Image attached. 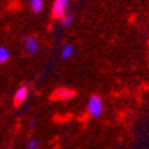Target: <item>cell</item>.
Segmentation results:
<instances>
[{"label":"cell","mask_w":149,"mask_h":149,"mask_svg":"<svg viewBox=\"0 0 149 149\" xmlns=\"http://www.w3.org/2000/svg\"><path fill=\"white\" fill-rule=\"evenodd\" d=\"M24 47H26V51H27L28 54H35L39 49V43L34 36H27L24 40Z\"/></svg>","instance_id":"4"},{"label":"cell","mask_w":149,"mask_h":149,"mask_svg":"<svg viewBox=\"0 0 149 149\" xmlns=\"http://www.w3.org/2000/svg\"><path fill=\"white\" fill-rule=\"evenodd\" d=\"M39 146V141L38 140H30L27 142V149H36Z\"/></svg>","instance_id":"10"},{"label":"cell","mask_w":149,"mask_h":149,"mask_svg":"<svg viewBox=\"0 0 149 149\" xmlns=\"http://www.w3.org/2000/svg\"><path fill=\"white\" fill-rule=\"evenodd\" d=\"M75 95L73 90L70 89H66V87H61L55 93H52V100H70Z\"/></svg>","instance_id":"3"},{"label":"cell","mask_w":149,"mask_h":149,"mask_svg":"<svg viewBox=\"0 0 149 149\" xmlns=\"http://www.w3.org/2000/svg\"><path fill=\"white\" fill-rule=\"evenodd\" d=\"M70 1H71V0H55L54 8H52L54 16L62 19V17L66 15V10H67V6H69Z\"/></svg>","instance_id":"2"},{"label":"cell","mask_w":149,"mask_h":149,"mask_svg":"<svg viewBox=\"0 0 149 149\" xmlns=\"http://www.w3.org/2000/svg\"><path fill=\"white\" fill-rule=\"evenodd\" d=\"M27 95H28V87L27 86H20L14 95L15 102H16V104H22V102L27 98Z\"/></svg>","instance_id":"5"},{"label":"cell","mask_w":149,"mask_h":149,"mask_svg":"<svg viewBox=\"0 0 149 149\" xmlns=\"http://www.w3.org/2000/svg\"><path fill=\"white\" fill-rule=\"evenodd\" d=\"M30 6H31L32 12H40L43 10V0H30Z\"/></svg>","instance_id":"6"},{"label":"cell","mask_w":149,"mask_h":149,"mask_svg":"<svg viewBox=\"0 0 149 149\" xmlns=\"http://www.w3.org/2000/svg\"><path fill=\"white\" fill-rule=\"evenodd\" d=\"M73 54H74V46L71 45H66V47L62 50V56L65 59H69Z\"/></svg>","instance_id":"7"},{"label":"cell","mask_w":149,"mask_h":149,"mask_svg":"<svg viewBox=\"0 0 149 149\" xmlns=\"http://www.w3.org/2000/svg\"><path fill=\"white\" fill-rule=\"evenodd\" d=\"M10 59V51L6 47H0V63H6Z\"/></svg>","instance_id":"8"},{"label":"cell","mask_w":149,"mask_h":149,"mask_svg":"<svg viewBox=\"0 0 149 149\" xmlns=\"http://www.w3.org/2000/svg\"><path fill=\"white\" fill-rule=\"evenodd\" d=\"M73 19H74V16L71 14H66L62 17V24L65 26V27H67V26H70L73 23Z\"/></svg>","instance_id":"9"},{"label":"cell","mask_w":149,"mask_h":149,"mask_svg":"<svg viewBox=\"0 0 149 149\" xmlns=\"http://www.w3.org/2000/svg\"><path fill=\"white\" fill-rule=\"evenodd\" d=\"M102 109H104V105H102V100L100 95H91L89 98V102H87L89 114L91 117H100L102 114Z\"/></svg>","instance_id":"1"}]
</instances>
